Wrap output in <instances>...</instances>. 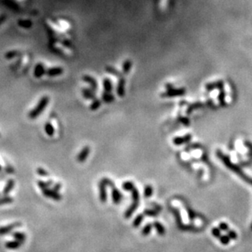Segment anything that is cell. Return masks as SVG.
Instances as JSON below:
<instances>
[{"label":"cell","instance_id":"6da1fadb","mask_svg":"<svg viewBox=\"0 0 252 252\" xmlns=\"http://www.w3.org/2000/svg\"><path fill=\"white\" fill-rule=\"evenodd\" d=\"M49 103V97L47 96H44L39 100V101L38 102V104L34 109H32L31 111L29 112V114H28V117H29L30 119H35L37 118L40 115V114L44 112V110L45 109V108L47 107V105Z\"/></svg>","mask_w":252,"mask_h":252},{"label":"cell","instance_id":"7a4b0ae2","mask_svg":"<svg viewBox=\"0 0 252 252\" xmlns=\"http://www.w3.org/2000/svg\"><path fill=\"white\" fill-rule=\"evenodd\" d=\"M186 89L184 87H181V88H169L167 89V91L162 92L161 97L164 98H172V97H177V96H182L186 94Z\"/></svg>","mask_w":252,"mask_h":252},{"label":"cell","instance_id":"3957f363","mask_svg":"<svg viewBox=\"0 0 252 252\" xmlns=\"http://www.w3.org/2000/svg\"><path fill=\"white\" fill-rule=\"evenodd\" d=\"M22 226V223L21 222H19V221H17V222H14V223L10 224H7L6 226H2V227H0V235H6L7 233H11L12 231H13L14 229L17 228H20Z\"/></svg>","mask_w":252,"mask_h":252},{"label":"cell","instance_id":"277c9868","mask_svg":"<svg viewBox=\"0 0 252 252\" xmlns=\"http://www.w3.org/2000/svg\"><path fill=\"white\" fill-rule=\"evenodd\" d=\"M42 193H43V194L45 197L53 199L55 201H61V199H62V196H61V194H59L58 192L55 191L53 189H49V188H47V189H42Z\"/></svg>","mask_w":252,"mask_h":252},{"label":"cell","instance_id":"5b68a950","mask_svg":"<svg viewBox=\"0 0 252 252\" xmlns=\"http://www.w3.org/2000/svg\"><path fill=\"white\" fill-rule=\"evenodd\" d=\"M192 139V136L191 134H187L184 136H177L173 139V143L175 145H182L184 144L188 143L189 141H191Z\"/></svg>","mask_w":252,"mask_h":252},{"label":"cell","instance_id":"8992f818","mask_svg":"<svg viewBox=\"0 0 252 252\" xmlns=\"http://www.w3.org/2000/svg\"><path fill=\"white\" fill-rule=\"evenodd\" d=\"M89 153H90V148H89V146H84L82 149V150L77 155V161H78L79 163L85 162V160L88 158V155H89Z\"/></svg>","mask_w":252,"mask_h":252},{"label":"cell","instance_id":"52a82bcc","mask_svg":"<svg viewBox=\"0 0 252 252\" xmlns=\"http://www.w3.org/2000/svg\"><path fill=\"white\" fill-rule=\"evenodd\" d=\"M107 185L100 181L99 183V198L103 203H105L107 200Z\"/></svg>","mask_w":252,"mask_h":252},{"label":"cell","instance_id":"ba28073f","mask_svg":"<svg viewBox=\"0 0 252 252\" xmlns=\"http://www.w3.org/2000/svg\"><path fill=\"white\" fill-rule=\"evenodd\" d=\"M64 70L61 67H52V68L46 70L45 74H47L48 77H56V76H59L62 74Z\"/></svg>","mask_w":252,"mask_h":252},{"label":"cell","instance_id":"9c48e42d","mask_svg":"<svg viewBox=\"0 0 252 252\" xmlns=\"http://www.w3.org/2000/svg\"><path fill=\"white\" fill-rule=\"evenodd\" d=\"M82 79H83L85 83H88V84L90 85L91 89L93 90L94 92L97 91V89H98V82H97V80H96L95 78H93L92 76L85 74V75H83V77H82Z\"/></svg>","mask_w":252,"mask_h":252},{"label":"cell","instance_id":"30bf717a","mask_svg":"<svg viewBox=\"0 0 252 252\" xmlns=\"http://www.w3.org/2000/svg\"><path fill=\"white\" fill-rule=\"evenodd\" d=\"M46 73V69L44 67V66L42 63L37 64L36 66L34 67V75L35 78H42L43 76Z\"/></svg>","mask_w":252,"mask_h":252},{"label":"cell","instance_id":"8fae6325","mask_svg":"<svg viewBox=\"0 0 252 252\" xmlns=\"http://www.w3.org/2000/svg\"><path fill=\"white\" fill-rule=\"evenodd\" d=\"M125 78L120 77L119 81H118L117 87H116V93H117L118 96L119 97H124L125 94Z\"/></svg>","mask_w":252,"mask_h":252},{"label":"cell","instance_id":"7c38bea8","mask_svg":"<svg viewBox=\"0 0 252 252\" xmlns=\"http://www.w3.org/2000/svg\"><path fill=\"white\" fill-rule=\"evenodd\" d=\"M138 203H139V201H133V203L130 205V207H129V208L125 211V215H124L125 219H129L131 217V216H132L133 214L134 213V211H136L138 207Z\"/></svg>","mask_w":252,"mask_h":252},{"label":"cell","instance_id":"4fadbf2b","mask_svg":"<svg viewBox=\"0 0 252 252\" xmlns=\"http://www.w3.org/2000/svg\"><path fill=\"white\" fill-rule=\"evenodd\" d=\"M111 198L115 204H119L122 199V194L115 187L111 188Z\"/></svg>","mask_w":252,"mask_h":252},{"label":"cell","instance_id":"5bb4252c","mask_svg":"<svg viewBox=\"0 0 252 252\" xmlns=\"http://www.w3.org/2000/svg\"><path fill=\"white\" fill-rule=\"evenodd\" d=\"M15 185V181L14 179H9L7 180V184L5 185V187L3 188V190H2V195L3 196H6V195H9V194L11 193L13 188H14Z\"/></svg>","mask_w":252,"mask_h":252},{"label":"cell","instance_id":"9a60e30c","mask_svg":"<svg viewBox=\"0 0 252 252\" xmlns=\"http://www.w3.org/2000/svg\"><path fill=\"white\" fill-rule=\"evenodd\" d=\"M23 243H24L23 242L17 240L8 241V242L5 243V247L7 248V249H10V250H14V249H17V248L21 247Z\"/></svg>","mask_w":252,"mask_h":252},{"label":"cell","instance_id":"2e32d148","mask_svg":"<svg viewBox=\"0 0 252 252\" xmlns=\"http://www.w3.org/2000/svg\"><path fill=\"white\" fill-rule=\"evenodd\" d=\"M82 94H83V96L85 98V99L88 100H94L96 99V95H95V92L92 90L91 88H83L82 89Z\"/></svg>","mask_w":252,"mask_h":252},{"label":"cell","instance_id":"e0dca14e","mask_svg":"<svg viewBox=\"0 0 252 252\" xmlns=\"http://www.w3.org/2000/svg\"><path fill=\"white\" fill-rule=\"evenodd\" d=\"M152 226H153V228L156 229V231L159 235L164 236L165 234V228L163 226V224L161 223H160L159 221H154L152 223Z\"/></svg>","mask_w":252,"mask_h":252},{"label":"cell","instance_id":"ac0fdd59","mask_svg":"<svg viewBox=\"0 0 252 252\" xmlns=\"http://www.w3.org/2000/svg\"><path fill=\"white\" fill-rule=\"evenodd\" d=\"M223 81H218V82H215V83H207L206 85V88L207 91H212V90L216 89V88L221 89V88H223Z\"/></svg>","mask_w":252,"mask_h":252},{"label":"cell","instance_id":"d6986e66","mask_svg":"<svg viewBox=\"0 0 252 252\" xmlns=\"http://www.w3.org/2000/svg\"><path fill=\"white\" fill-rule=\"evenodd\" d=\"M102 100L105 103H111V102L115 100V96L111 94L110 92H103V95H102Z\"/></svg>","mask_w":252,"mask_h":252},{"label":"cell","instance_id":"ffe728a7","mask_svg":"<svg viewBox=\"0 0 252 252\" xmlns=\"http://www.w3.org/2000/svg\"><path fill=\"white\" fill-rule=\"evenodd\" d=\"M12 236L15 240L21 241V242H23V243H25V241L26 239V235H25L24 233H22V232H18V231L12 232Z\"/></svg>","mask_w":252,"mask_h":252},{"label":"cell","instance_id":"44dd1931","mask_svg":"<svg viewBox=\"0 0 252 252\" xmlns=\"http://www.w3.org/2000/svg\"><path fill=\"white\" fill-rule=\"evenodd\" d=\"M44 131L48 136H54V133H55V129H54L53 125L49 122H46L44 125Z\"/></svg>","mask_w":252,"mask_h":252},{"label":"cell","instance_id":"7402d4cb","mask_svg":"<svg viewBox=\"0 0 252 252\" xmlns=\"http://www.w3.org/2000/svg\"><path fill=\"white\" fill-rule=\"evenodd\" d=\"M103 87H104L105 92H110L111 91H112V89H113L112 83H111V81H110V78H104V79H103Z\"/></svg>","mask_w":252,"mask_h":252},{"label":"cell","instance_id":"603a6c76","mask_svg":"<svg viewBox=\"0 0 252 252\" xmlns=\"http://www.w3.org/2000/svg\"><path fill=\"white\" fill-rule=\"evenodd\" d=\"M37 184L40 189H47V188H49L50 186H52L53 184V181L52 179H49L48 181H43V180H38L37 181Z\"/></svg>","mask_w":252,"mask_h":252},{"label":"cell","instance_id":"cb8c5ba5","mask_svg":"<svg viewBox=\"0 0 252 252\" xmlns=\"http://www.w3.org/2000/svg\"><path fill=\"white\" fill-rule=\"evenodd\" d=\"M143 220H144V214H139V215H138L132 223L134 228H138L140 226V224H142Z\"/></svg>","mask_w":252,"mask_h":252},{"label":"cell","instance_id":"d4e9b609","mask_svg":"<svg viewBox=\"0 0 252 252\" xmlns=\"http://www.w3.org/2000/svg\"><path fill=\"white\" fill-rule=\"evenodd\" d=\"M132 61H130V60H125V61H124V63H123V66H122V72L123 73H128L130 71V69H131V67H132Z\"/></svg>","mask_w":252,"mask_h":252},{"label":"cell","instance_id":"484cf974","mask_svg":"<svg viewBox=\"0 0 252 252\" xmlns=\"http://www.w3.org/2000/svg\"><path fill=\"white\" fill-rule=\"evenodd\" d=\"M105 70L106 72H107V73H110V74H113V75L116 76V77H119V78H120V77L122 76V73H120L116 69L112 67V66H107L105 69Z\"/></svg>","mask_w":252,"mask_h":252},{"label":"cell","instance_id":"4316f807","mask_svg":"<svg viewBox=\"0 0 252 252\" xmlns=\"http://www.w3.org/2000/svg\"><path fill=\"white\" fill-rule=\"evenodd\" d=\"M152 194H153V188H152V185H149V184L146 185L144 187V189H143V196H144V197L148 198V197L152 196Z\"/></svg>","mask_w":252,"mask_h":252},{"label":"cell","instance_id":"83f0119b","mask_svg":"<svg viewBox=\"0 0 252 252\" xmlns=\"http://www.w3.org/2000/svg\"><path fill=\"white\" fill-rule=\"evenodd\" d=\"M101 105H102V100L96 98V99L93 100V102L91 103L90 106H89V109H90V110H92V111H95V110H97Z\"/></svg>","mask_w":252,"mask_h":252},{"label":"cell","instance_id":"f1b7e54d","mask_svg":"<svg viewBox=\"0 0 252 252\" xmlns=\"http://www.w3.org/2000/svg\"><path fill=\"white\" fill-rule=\"evenodd\" d=\"M13 201H14V200H13L12 197H10L9 195H6V196H3L2 197H0V206L12 203Z\"/></svg>","mask_w":252,"mask_h":252},{"label":"cell","instance_id":"f546056e","mask_svg":"<svg viewBox=\"0 0 252 252\" xmlns=\"http://www.w3.org/2000/svg\"><path fill=\"white\" fill-rule=\"evenodd\" d=\"M152 228H153L152 224H151V223L147 224H146V225L143 227V228L142 229V236L149 235L150 233H151V231H152Z\"/></svg>","mask_w":252,"mask_h":252},{"label":"cell","instance_id":"4dcf8cb0","mask_svg":"<svg viewBox=\"0 0 252 252\" xmlns=\"http://www.w3.org/2000/svg\"><path fill=\"white\" fill-rule=\"evenodd\" d=\"M134 187V184L131 181H125L122 184V189L125 191H131Z\"/></svg>","mask_w":252,"mask_h":252},{"label":"cell","instance_id":"1f68e13d","mask_svg":"<svg viewBox=\"0 0 252 252\" xmlns=\"http://www.w3.org/2000/svg\"><path fill=\"white\" fill-rule=\"evenodd\" d=\"M202 106V104L201 103H199V102H197V103H194V104H190L188 107V109H187V111L186 113L188 114H190L192 113V112L193 111L194 109H198V108H200V107Z\"/></svg>","mask_w":252,"mask_h":252},{"label":"cell","instance_id":"d6a6232c","mask_svg":"<svg viewBox=\"0 0 252 252\" xmlns=\"http://www.w3.org/2000/svg\"><path fill=\"white\" fill-rule=\"evenodd\" d=\"M144 216H150V217H156L158 216V211L156 210H151V209H146L143 211Z\"/></svg>","mask_w":252,"mask_h":252},{"label":"cell","instance_id":"836d02e7","mask_svg":"<svg viewBox=\"0 0 252 252\" xmlns=\"http://www.w3.org/2000/svg\"><path fill=\"white\" fill-rule=\"evenodd\" d=\"M20 54V51H9L6 52L5 54V58L7 59V60H10V59H12L17 56Z\"/></svg>","mask_w":252,"mask_h":252},{"label":"cell","instance_id":"e575fe53","mask_svg":"<svg viewBox=\"0 0 252 252\" xmlns=\"http://www.w3.org/2000/svg\"><path fill=\"white\" fill-rule=\"evenodd\" d=\"M131 194H132V198L134 201H139L140 199V194L138 190L136 188H134V189L131 190Z\"/></svg>","mask_w":252,"mask_h":252},{"label":"cell","instance_id":"d590c367","mask_svg":"<svg viewBox=\"0 0 252 252\" xmlns=\"http://www.w3.org/2000/svg\"><path fill=\"white\" fill-rule=\"evenodd\" d=\"M36 172H37V174L39 175H40V176H43V177L49 176V173L46 170H44V168L38 167L36 169Z\"/></svg>","mask_w":252,"mask_h":252},{"label":"cell","instance_id":"8d00e7d4","mask_svg":"<svg viewBox=\"0 0 252 252\" xmlns=\"http://www.w3.org/2000/svg\"><path fill=\"white\" fill-rule=\"evenodd\" d=\"M101 181L103 182V184H105L107 187H110V188H114V187H115L114 182H113L111 179H109V178H103V179H102Z\"/></svg>","mask_w":252,"mask_h":252},{"label":"cell","instance_id":"74e56055","mask_svg":"<svg viewBox=\"0 0 252 252\" xmlns=\"http://www.w3.org/2000/svg\"><path fill=\"white\" fill-rule=\"evenodd\" d=\"M178 119H179V122L183 124V125H184V126H189V125H190V120H189L188 118H187V117L179 116Z\"/></svg>","mask_w":252,"mask_h":252},{"label":"cell","instance_id":"f35d334b","mask_svg":"<svg viewBox=\"0 0 252 252\" xmlns=\"http://www.w3.org/2000/svg\"><path fill=\"white\" fill-rule=\"evenodd\" d=\"M172 211H174V216H175V219H176V221L178 224H181V216H180V214H179V211L176 209L172 208Z\"/></svg>","mask_w":252,"mask_h":252},{"label":"cell","instance_id":"ab89813d","mask_svg":"<svg viewBox=\"0 0 252 252\" xmlns=\"http://www.w3.org/2000/svg\"><path fill=\"white\" fill-rule=\"evenodd\" d=\"M219 241H220V243L222 244L227 245L230 241V238L228 236H221V237H219Z\"/></svg>","mask_w":252,"mask_h":252},{"label":"cell","instance_id":"60d3db41","mask_svg":"<svg viewBox=\"0 0 252 252\" xmlns=\"http://www.w3.org/2000/svg\"><path fill=\"white\" fill-rule=\"evenodd\" d=\"M212 234L215 238H219L220 237V229L218 228H214L212 229Z\"/></svg>","mask_w":252,"mask_h":252},{"label":"cell","instance_id":"b9f144b4","mask_svg":"<svg viewBox=\"0 0 252 252\" xmlns=\"http://www.w3.org/2000/svg\"><path fill=\"white\" fill-rule=\"evenodd\" d=\"M219 229L223 231H226L228 229V225L226 223H220L219 224Z\"/></svg>","mask_w":252,"mask_h":252},{"label":"cell","instance_id":"7bdbcfd3","mask_svg":"<svg viewBox=\"0 0 252 252\" xmlns=\"http://www.w3.org/2000/svg\"><path fill=\"white\" fill-rule=\"evenodd\" d=\"M228 237L230 238V239H233V240H235L236 238H237V233L234 232V231L231 230L228 232Z\"/></svg>","mask_w":252,"mask_h":252},{"label":"cell","instance_id":"ee69618b","mask_svg":"<svg viewBox=\"0 0 252 252\" xmlns=\"http://www.w3.org/2000/svg\"><path fill=\"white\" fill-rule=\"evenodd\" d=\"M61 186H62L61 184H60V183H56V184H53V188H52V189H53L55 191L59 192V190L61 189Z\"/></svg>","mask_w":252,"mask_h":252},{"label":"cell","instance_id":"f6af8a7d","mask_svg":"<svg viewBox=\"0 0 252 252\" xmlns=\"http://www.w3.org/2000/svg\"><path fill=\"white\" fill-rule=\"evenodd\" d=\"M188 213L189 219H190V220H193L194 216H195V215H194V212H193V211H191L190 209H188Z\"/></svg>","mask_w":252,"mask_h":252},{"label":"cell","instance_id":"bcb514c9","mask_svg":"<svg viewBox=\"0 0 252 252\" xmlns=\"http://www.w3.org/2000/svg\"><path fill=\"white\" fill-rule=\"evenodd\" d=\"M6 18H7V16L5 14L0 15V25L6 21Z\"/></svg>","mask_w":252,"mask_h":252},{"label":"cell","instance_id":"7dc6e473","mask_svg":"<svg viewBox=\"0 0 252 252\" xmlns=\"http://www.w3.org/2000/svg\"><path fill=\"white\" fill-rule=\"evenodd\" d=\"M223 98H224V93L223 92H220V94H219V100H220V102L223 104Z\"/></svg>","mask_w":252,"mask_h":252},{"label":"cell","instance_id":"c3c4849f","mask_svg":"<svg viewBox=\"0 0 252 252\" xmlns=\"http://www.w3.org/2000/svg\"><path fill=\"white\" fill-rule=\"evenodd\" d=\"M165 87H166V89H169V88H172V87H174V86H173L171 83H168V84L165 85Z\"/></svg>","mask_w":252,"mask_h":252},{"label":"cell","instance_id":"681fc988","mask_svg":"<svg viewBox=\"0 0 252 252\" xmlns=\"http://www.w3.org/2000/svg\"><path fill=\"white\" fill-rule=\"evenodd\" d=\"M1 170H2V167H1V166H0V171H1Z\"/></svg>","mask_w":252,"mask_h":252},{"label":"cell","instance_id":"f907efd6","mask_svg":"<svg viewBox=\"0 0 252 252\" xmlns=\"http://www.w3.org/2000/svg\"><path fill=\"white\" fill-rule=\"evenodd\" d=\"M0 137H1V134H0Z\"/></svg>","mask_w":252,"mask_h":252},{"label":"cell","instance_id":"816d5d0a","mask_svg":"<svg viewBox=\"0 0 252 252\" xmlns=\"http://www.w3.org/2000/svg\"><path fill=\"white\" fill-rule=\"evenodd\" d=\"M0 196H1V194H0Z\"/></svg>","mask_w":252,"mask_h":252}]
</instances>
